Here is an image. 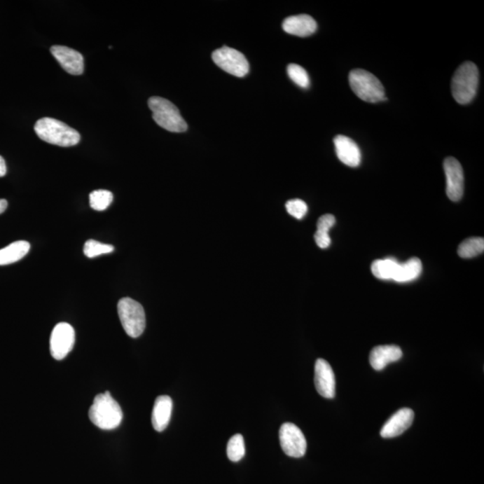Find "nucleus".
Wrapping results in <instances>:
<instances>
[{"label": "nucleus", "instance_id": "obj_16", "mask_svg": "<svg viewBox=\"0 0 484 484\" xmlns=\"http://www.w3.org/2000/svg\"><path fill=\"white\" fill-rule=\"evenodd\" d=\"M317 22L307 15H293L287 18L283 22L285 33L296 35L300 37H307L315 33Z\"/></svg>", "mask_w": 484, "mask_h": 484}, {"label": "nucleus", "instance_id": "obj_15", "mask_svg": "<svg viewBox=\"0 0 484 484\" xmlns=\"http://www.w3.org/2000/svg\"><path fill=\"white\" fill-rule=\"evenodd\" d=\"M403 352L396 345H380L373 349L370 354L371 367L378 371L384 370L391 362L399 361Z\"/></svg>", "mask_w": 484, "mask_h": 484}, {"label": "nucleus", "instance_id": "obj_9", "mask_svg": "<svg viewBox=\"0 0 484 484\" xmlns=\"http://www.w3.org/2000/svg\"><path fill=\"white\" fill-rule=\"evenodd\" d=\"M76 334L69 323H59L51 332L50 348L51 357L55 360H63L72 351L75 345Z\"/></svg>", "mask_w": 484, "mask_h": 484}, {"label": "nucleus", "instance_id": "obj_27", "mask_svg": "<svg viewBox=\"0 0 484 484\" xmlns=\"http://www.w3.org/2000/svg\"><path fill=\"white\" fill-rule=\"evenodd\" d=\"M288 214L296 219H303L306 216L307 206L305 202L300 200H293L288 201L285 205Z\"/></svg>", "mask_w": 484, "mask_h": 484}, {"label": "nucleus", "instance_id": "obj_19", "mask_svg": "<svg viewBox=\"0 0 484 484\" xmlns=\"http://www.w3.org/2000/svg\"><path fill=\"white\" fill-rule=\"evenodd\" d=\"M422 261L417 258H413L403 264L399 265L393 281L397 283H406V282L415 280L422 274Z\"/></svg>", "mask_w": 484, "mask_h": 484}, {"label": "nucleus", "instance_id": "obj_10", "mask_svg": "<svg viewBox=\"0 0 484 484\" xmlns=\"http://www.w3.org/2000/svg\"><path fill=\"white\" fill-rule=\"evenodd\" d=\"M444 172L447 178V195L451 201L457 202L464 194V172L457 159L448 157L444 161Z\"/></svg>", "mask_w": 484, "mask_h": 484}, {"label": "nucleus", "instance_id": "obj_28", "mask_svg": "<svg viewBox=\"0 0 484 484\" xmlns=\"http://www.w3.org/2000/svg\"><path fill=\"white\" fill-rule=\"evenodd\" d=\"M6 174V165L4 158L0 156V177H4Z\"/></svg>", "mask_w": 484, "mask_h": 484}, {"label": "nucleus", "instance_id": "obj_20", "mask_svg": "<svg viewBox=\"0 0 484 484\" xmlns=\"http://www.w3.org/2000/svg\"><path fill=\"white\" fill-rule=\"evenodd\" d=\"M335 223L336 217L330 214H324L317 221V230L314 238H315L317 245L320 249L329 248L331 244V238L329 237V232L335 226Z\"/></svg>", "mask_w": 484, "mask_h": 484}, {"label": "nucleus", "instance_id": "obj_18", "mask_svg": "<svg viewBox=\"0 0 484 484\" xmlns=\"http://www.w3.org/2000/svg\"><path fill=\"white\" fill-rule=\"evenodd\" d=\"M30 243L18 240L0 249V265H11L21 261L30 251Z\"/></svg>", "mask_w": 484, "mask_h": 484}, {"label": "nucleus", "instance_id": "obj_14", "mask_svg": "<svg viewBox=\"0 0 484 484\" xmlns=\"http://www.w3.org/2000/svg\"><path fill=\"white\" fill-rule=\"evenodd\" d=\"M336 155L349 167H358L361 163V150L354 140L345 136L336 137L334 139Z\"/></svg>", "mask_w": 484, "mask_h": 484}, {"label": "nucleus", "instance_id": "obj_26", "mask_svg": "<svg viewBox=\"0 0 484 484\" xmlns=\"http://www.w3.org/2000/svg\"><path fill=\"white\" fill-rule=\"evenodd\" d=\"M114 251V247L109 244H104L94 240H89L85 242L84 253L88 258H95L104 254H109Z\"/></svg>", "mask_w": 484, "mask_h": 484}, {"label": "nucleus", "instance_id": "obj_2", "mask_svg": "<svg viewBox=\"0 0 484 484\" xmlns=\"http://www.w3.org/2000/svg\"><path fill=\"white\" fill-rule=\"evenodd\" d=\"M35 133L44 142L62 147L78 145L80 134L62 121L53 118H43L35 123Z\"/></svg>", "mask_w": 484, "mask_h": 484}, {"label": "nucleus", "instance_id": "obj_7", "mask_svg": "<svg viewBox=\"0 0 484 484\" xmlns=\"http://www.w3.org/2000/svg\"><path fill=\"white\" fill-rule=\"evenodd\" d=\"M212 59L224 71L243 78L249 71V65L246 57L242 53L232 48L223 46L212 54Z\"/></svg>", "mask_w": 484, "mask_h": 484}, {"label": "nucleus", "instance_id": "obj_4", "mask_svg": "<svg viewBox=\"0 0 484 484\" xmlns=\"http://www.w3.org/2000/svg\"><path fill=\"white\" fill-rule=\"evenodd\" d=\"M153 118L160 127L173 133L185 132L188 124L182 118L179 109L172 102L165 98L153 96L148 100Z\"/></svg>", "mask_w": 484, "mask_h": 484}, {"label": "nucleus", "instance_id": "obj_24", "mask_svg": "<svg viewBox=\"0 0 484 484\" xmlns=\"http://www.w3.org/2000/svg\"><path fill=\"white\" fill-rule=\"evenodd\" d=\"M112 201H113V195L109 191H95L89 195L90 206L95 211L101 212L107 209Z\"/></svg>", "mask_w": 484, "mask_h": 484}, {"label": "nucleus", "instance_id": "obj_8", "mask_svg": "<svg viewBox=\"0 0 484 484\" xmlns=\"http://www.w3.org/2000/svg\"><path fill=\"white\" fill-rule=\"evenodd\" d=\"M282 450L288 457L299 458L306 453L307 441L303 431L296 425L285 422L279 431Z\"/></svg>", "mask_w": 484, "mask_h": 484}, {"label": "nucleus", "instance_id": "obj_25", "mask_svg": "<svg viewBox=\"0 0 484 484\" xmlns=\"http://www.w3.org/2000/svg\"><path fill=\"white\" fill-rule=\"evenodd\" d=\"M287 73L289 78L297 85L301 88H307L310 86L309 75L303 67L296 65V64H290L287 67Z\"/></svg>", "mask_w": 484, "mask_h": 484}, {"label": "nucleus", "instance_id": "obj_5", "mask_svg": "<svg viewBox=\"0 0 484 484\" xmlns=\"http://www.w3.org/2000/svg\"><path fill=\"white\" fill-rule=\"evenodd\" d=\"M349 84L354 94L362 101L377 104L387 100L385 89L380 80L366 70H352L349 75Z\"/></svg>", "mask_w": 484, "mask_h": 484}, {"label": "nucleus", "instance_id": "obj_1", "mask_svg": "<svg viewBox=\"0 0 484 484\" xmlns=\"http://www.w3.org/2000/svg\"><path fill=\"white\" fill-rule=\"evenodd\" d=\"M88 415L95 426L106 431L118 428L123 419V410L109 391L95 397Z\"/></svg>", "mask_w": 484, "mask_h": 484}, {"label": "nucleus", "instance_id": "obj_12", "mask_svg": "<svg viewBox=\"0 0 484 484\" xmlns=\"http://www.w3.org/2000/svg\"><path fill=\"white\" fill-rule=\"evenodd\" d=\"M315 386L317 392L325 399H334L336 396V378L328 361L319 359L315 364Z\"/></svg>", "mask_w": 484, "mask_h": 484}, {"label": "nucleus", "instance_id": "obj_22", "mask_svg": "<svg viewBox=\"0 0 484 484\" xmlns=\"http://www.w3.org/2000/svg\"><path fill=\"white\" fill-rule=\"evenodd\" d=\"M483 251L484 240L480 237L464 240L457 249L458 255L463 258H474V256L482 254Z\"/></svg>", "mask_w": 484, "mask_h": 484}, {"label": "nucleus", "instance_id": "obj_17", "mask_svg": "<svg viewBox=\"0 0 484 484\" xmlns=\"http://www.w3.org/2000/svg\"><path fill=\"white\" fill-rule=\"evenodd\" d=\"M172 406V399L168 396H160L155 399L152 413V424L156 431L162 432L168 427Z\"/></svg>", "mask_w": 484, "mask_h": 484}, {"label": "nucleus", "instance_id": "obj_13", "mask_svg": "<svg viewBox=\"0 0 484 484\" xmlns=\"http://www.w3.org/2000/svg\"><path fill=\"white\" fill-rule=\"evenodd\" d=\"M415 413L410 408H402L387 420L380 431L381 437L391 438L397 437L412 425Z\"/></svg>", "mask_w": 484, "mask_h": 484}, {"label": "nucleus", "instance_id": "obj_11", "mask_svg": "<svg viewBox=\"0 0 484 484\" xmlns=\"http://www.w3.org/2000/svg\"><path fill=\"white\" fill-rule=\"evenodd\" d=\"M50 53L67 73L73 76L84 73V57L71 48L55 45L50 48Z\"/></svg>", "mask_w": 484, "mask_h": 484}, {"label": "nucleus", "instance_id": "obj_29", "mask_svg": "<svg viewBox=\"0 0 484 484\" xmlns=\"http://www.w3.org/2000/svg\"><path fill=\"white\" fill-rule=\"evenodd\" d=\"M8 201L6 200H0V214L4 213L8 208Z\"/></svg>", "mask_w": 484, "mask_h": 484}, {"label": "nucleus", "instance_id": "obj_6", "mask_svg": "<svg viewBox=\"0 0 484 484\" xmlns=\"http://www.w3.org/2000/svg\"><path fill=\"white\" fill-rule=\"evenodd\" d=\"M118 314L125 332L130 338H139L145 331V310L137 301L131 298H123L118 303Z\"/></svg>", "mask_w": 484, "mask_h": 484}, {"label": "nucleus", "instance_id": "obj_21", "mask_svg": "<svg viewBox=\"0 0 484 484\" xmlns=\"http://www.w3.org/2000/svg\"><path fill=\"white\" fill-rule=\"evenodd\" d=\"M399 265V263L393 258L382 259V261L380 259V261L373 263L371 272L375 277L380 279V280H393Z\"/></svg>", "mask_w": 484, "mask_h": 484}, {"label": "nucleus", "instance_id": "obj_3", "mask_svg": "<svg viewBox=\"0 0 484 484\" xmlns=\"http://www.w3.org/2000/svg\"><path fill=\"white\" fill-rule=\"evenodd\" d=\"M479 85V71L476 64L466 62L462 64L452 78V95L459 104H468L476 97Z\"/></svg>", "mask_w": 484, "mask_h": 484}, {"label": "nucleus", "instance_id": "obj_23", "mask_svg": "<svg viewBox=\"0 0 484 484\" xmlns=\"http://www.w3.org/2000/svg\"><path fill=\"white\" fill-rule=\"evenodd\" d=\"M245 442L242 435L236 434L227 444V456L233 462H239L245 456Z\"/></svg>", "mask_w": 484, "mask_h": 484}]
</instances>
